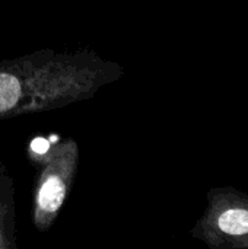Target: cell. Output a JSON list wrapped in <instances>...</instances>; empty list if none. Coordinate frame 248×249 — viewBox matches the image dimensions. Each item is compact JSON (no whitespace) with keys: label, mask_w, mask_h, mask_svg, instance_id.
I'll use <instances>...</instances> for the list:
<instances>
[{"label":"cell","mask_w":248,"mask_h":249,"mask_svg":"<svg viewBox=\"0 0 248 249\" xmlns=\"http://www.w3.org/2000/svg\"><path fill=\"white\" fill-rule=\"evenodd\" d=\"M124 69L94 50L44 48L0 61V121L94 98Z\"/></svg>","instance_id":"1"},{"label":"cell","mask_w":248,"mask_h":249,"mask_svg":"<svg viewBox=\"0 0 248 249\" xmlns=\"http://www.w3.org/2000/svg\"><path fill=\"white\" fill-rule=\"evenodd\" d=\"M28 159L37 174L32 188V223L38 232H48L75 184L80 150L73 137L37 139L28 147Z\"/></svg>","instance_id":"2"},{"label":"cell","mask_w":248,"mask_h":249,"mask_svg":"<svg viewBox=\"0 0 248 249\" xmlns=\"http://www.w3.org/2000/svg\"><path fill=\"white\" fill-rule=\"evenodd\" d=\"M190 235L212 249H248V194L234 187H215Z\"/></svg>","instance_id":"3"},{"label":"cell","mask_w":248,"mask_h":249,"mask_svg":"<svg viewBox=\"0 0 248 249\" xmlns=\"http://www.w3.org/2000/svg\"><path fill=\"white\" fill-rule=\"evenodd\" d=\"M0 249H18L15 182L0 163Z\"/></svg>","instance_id":"4"}]
</instances>
